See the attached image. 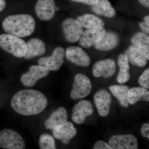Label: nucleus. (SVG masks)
<instances>
[{"instance_id":"nucleus-1","label":"nucleus","mask_w":149,"mask_h":149,"mask_svg":"<svg viewBox=\"0 0 149 149\" xmlns=\"http://www.w3.org/2000/svg\"><path fill=\"white\" fill-rule=\"evenodd\" d=\"M11 106L15 111L24 116L35 115L41 113L47 105L45 96L38 91L24 90L13 96Z\"/></svg>"},{"instance_id":"nucleus-2","label":"nucleus","mask_w":149,"mask_h":149,"mask_svg":"<svg viewBox=\"0 0 149 149\" xmlns=\"http://www.w3.org/2000/svg\"><path fill=\"white\" fill-rule=\"evenodd\" d=\"M2 27L7 34L19 37H25L32 35L35 31V20L29 15H11L5 19Z\"/></svg>"},{"instance_id":"nucleus-3","label":"nucleus","mask_w":149,"mask_h":149,"mask_svg":"<svg viewBox=\"0 0 149 149\" xmlns=\"http://www.w3.org/2000/svg\"><path fill=\"white\" fill-rule=\"evenodd\" d=\"M0 47L4 51L17 58L23 57L27 49L24 40L8 34L0 35Z\"/></svg>"},{"instance_id":"nucleus-4","label":"nucleus","mask_w":149,"mask_h":149,"mask_svg":"<svg viewBox=\"0 0 149 149\" xmlns=\"http://www.w3.org/2000/svg\"><path fill=\"white\" fill-rule=\"evenodd\" d=\"M92 88L89 78L85 74L78 73L74 76L70 97L74 100L84 98L89 95Z\"/></svg>"},{"instance_id":"nucleus-5","label":"nucleus","mask_w":149,"mask_h":149,"mask_svg":"<svg viewBox=\"0 0 149 149\" xmlns=\"http://www.w3.org/2000/svg\"><path fill=\"white\" fill-rule=\"evenodd\" d=\"M0 148L6 149H24L25 144L22 137L16 131L5 129L0 132Z\"/></svg>"},{"instance_id":"nucleus-6","label":"nucleus","mask_w":149,"mask_h":149,"mask_svg":"<svg viewBox=\"0 0 149 149\" xmlns=\"http://www.w3.org/2000/svg\"><path fill=\"white\" fill-rule=\"evenodd\" d=\"M62 30L65 39L71 43L79 41L83 32V27L80 22L72 18L66 19L63 21Z\"/></svg>"},{"instance_id":"nucleus-7","label":"nucleus","mask_w":149,"mask_h":149,"mask_svg":"<svg viewBox=\"0 0 149 149\" xmlns=\"http://www.w3.org/2000/svg\"><path fill=\"white\" fill-rule=\"evenodd\" d=\"M49 71L47 68L42 65H32L29 67L28 72L22 75L20 81L25 87H32L38 80L47 76Z\"/></svg>"},{"instance_id":"nucleus-8","label":"nucleus","mask_w":149,"mask_h":149,"mask_svg":"<svg viewBox=\"0 0 149 149\" xmlns=\"http://www.w3.org/2000/svg\"><path fill=\"white\" fill-rule=\"evenodd\" d=\"M65 50L61 47H57L50 56L42 58L38 60L39 65L45 67L51 71L58 70L64 63Z\"/></svg>"},{"instance_id":"nucleus-9","label":"nucleus","mask_w":149,"mask_h":149,"mask_svg":"<svg viewBox=\"0 0 149 149\" xmlns=\"http://www.w3.org/2000/svg\"><path fill=\"white\" fill-rule=\"evenodd\" d=\"M72 111V121L77 124H82L86 118L93 114L94 107L90 101L83 100L74 106Z\"/></svg>"},{"instance_id":"nucleus-10","label":"nucleus","mask_w":149,"mask_h":149,"mask_svg":"<svg viewBox=\"0 0 149 149\" xmlns=\"http://www.w3.org/2000/svg\"><path fill=\"white\" fill-rule=\"evenodd\" d=\"M109 144L112 149H137L138 139L131 134L114 135L109 141Z\"/></svg>"},{"instance_id":"nucleus-11","label":"nucleus","mask_w":149,"mask_h":149,"mask_svg":"<svg viewBox=\"0 0 149 149\" xmlns=\"http://www.w3.org/2000/svg\"><path fill=\"white\" fill-rule=\"evenodd\" d=\"M116 63L112 59H107L95 63L93 67V73L95 77L109 78L114 75Z\"/></svg>"},{"instance_id":"nucleus-12","label":"nucleus","mask_w":149,"mask_h":149,"mask_svg":"<svg viewBox=\"0 0 149 149\" xmlns=\"http://www.w3.org/2000/svg\"><path fill=\"white\" fill-rule=\"evenodd\" d=\"M106 31L102 27L88 29L83 31L79 40V45L84 48H90L99 42Z\"/></svg>"},{"instance_id":"nucleus-13","label":"nucleus","mask_w":149,"mask_h":149,"mask_svg":"<svg viewBox=\"0 0 149 149\" xmlns=\"http://www.w3.org/2000/svg\"><path fill=\"white\" fill-rule=\"evenodd\" d=\"M65 56L69 61L79 66L88 67L91 64L90 56L80 47L72 46L67 48Z\"/></svg>"},{"instance_id":"nucleus-14","label":"nucleus","mask_w":149,"mask_h":149,"mask_svg":"<svg viewBox=\"0 0 149 149\" xmlns=\"http://www.w3.org/2000/svg\"><path fill=\"white\" fill-rule=\"evenodd\" d=\"M56 8L54 0H37L35 6V11L40 20L48 21L54 16Z\"/></svg>"},{"instance_id":"nucleus-15","label":"nucleus","mask_w":149,"mask_h":149,"mask_svg":"<svg viewBox=\"0 0 149 149\" xmlns=\"http://www.w3.org/2000/svg\"><path fill=\"white\" fill-rule=\"evenodd\" d=\"M94 100L100 116L105 117L109 114L112 101L109 92L104 90L98 91L95 94Z\"/></svg>"},{"instance_id":"nucleus-16","label":"nucleus","mask_w":149,"mask_h":149,"mask_svg":"<svg viewBox=\"0 0 149 149\" xmlns=\"http://www.w3.org/2000/svg\"><path fill=\"white\" fill-rule=\"evenodd\" d=\"M77 134V130L72 123L67 122L59 125L53 129L54 137L61 141L63 143L68 144Z\"/></svg>"},{"instance_id":"nucleus-17","label":"nucleus","mask_w":149,"mask_h":149,"mask_svg":"<svg viewBox=\"0 0 149 149\" xmlns=\"http://www.w3.org/2000/svg\"><path fill=\"white\" fill-rule=\"evenodd\" d=\"M119 42L120 37L118 34L109 31L106 32L101 40L95 45V47L99 50L109 51L116 48Z\"/></svg>"},{"instance_id":"nucleus-18","label":"nucleus","mask_w":149,"mask_h":149,"mask_svg":"<svg viewBox=\"0 0 149 149\" xmlns=\"http://www.w3.org/2000/svg\"><path fill=\"white\" fill-rule=\"evenodd\" d=\"M27 49L24 58L30 59L42 56L46 52V46L42 40L37 38L30 39L26 43Z\"/></svg>"},{"instance_id":"nucleus-19","label":"nucleus","mask_w":149,"mask_h":149,"mask_svg":"<svg viewBox=\"0 0 149 149\" xmlns=\"http://www.w3.org/2000/svg\"><path fill=\"white\" fill-rule=\"evenodd\" d=\"M68 115L66 110L64 107H60L54 111L50 116L45 122L47 129L53 130L59 125L67 121Z\"/></svg>"},{"instance_id":"nucleus-20","label":"nucleus","mask_w":149,"mask_h":149,"mask_svg":"<svg viewBox=\"0 0 149 149\" xmlns=\"http://www.w3.org/2000/svg\"><path fill=\"white\" fill-rule=\"evenodd\" d=\"M128 61L135 66L143 67L147 64L148 59L139 49L133 45L129 47L125 52Z\"/></svg>"},{"instance_id":"nucleus-21","label":"nucleus","mask_w":149,"mask_h":149,"mask_svg":"<svg viewBox=\"0 0 149 149\" xmlns=\"http://www.w3.org/2000/svg\"><path fill=\"white\" fill-rule=\"evenodd\" d=\"M118 64L120 71L117 80L120 84H124L130 80V67L128 57L125 54H120L118 58Z\"/></svg>"},{"instance_id":"nucleus-22","label":"nucleus","mask_w":149,"mask_h":149,"mask_svg":"<svg viewBox=\"0 0 149 149\" xmlns=\"http://www.w3.org/2000/svg\"><path fill=\"white\" fill-rule=\"evenodd\" d=\"M132 45L141 51L149 60V36L143 32H138L133 35L131 39Z\"/></svg>"},{"instance_id":"nucleus-23","label":"nucleus","mask_w":149,"mask_h":149,"mask_svg":"<svg viewBox=\"0 0 149 149\" xmlns=\"http://www.w3.org/2000/svg\"><path fill=\"white\" fill-rule=\"evenodd\" d=\"M92 10L96 14L108 18L113 17L116 14L115 10L108 0H99L97 4L93 6Z\"/></svg>"},{"instance_id":"nucleus-24","label":"nucleus","mask_w":149,"mask_h":149,"mask_svg":"<svg viewBox=\"0 0 149 149\" xmlns=\"http://www.w3.org/2000/svg\"><path fill=\"white\" fill-rule=\"evenodd\" d=\"M128 103L130 105L136 104L139 101H149V92L143 87H134L129 89L128 93Z\"/></svg>"},{"instance_id":"nucleus-25","label":"nucleus","mask_w":149,"mask_h":149,"mask_svg":"<svg viewBox=\"0 0 149 149\" xmlns=\"http://www.w3.org/2000/svg\"><path fill=\"white\" fill-rule=\"evenodd\" d=\"M77 20L80 22L83 27L88 29L104 26V22L97 17L93 15L86 14L78 16Z\"/></svg>"},{"instance_id":"nucleus-26","label":"nucleus","mask_w":149,"mask_h":149,"mask_svg":"<svg viewBox=\"0 0 149 149\" xmlns=\"http://www.w3.org/2000/svg\"><path fill=\"white\" fill-rule=\"evenodd\" d=\"M109 89L123 107H128L129 103L128 100V93L130 88L128 86L113 85L110 86Z\"/></svg>"},{"instance_id":"nucleus-27","label":"nucleus","mask_w":149,"mask_h":149,"mask_svg":"<svg viewBox=\"0 0 149 149\" xmlns=\"http://www.w3.org/2000/svg\"><path fill=\"white\" fill-rule=\"evenodd\" d=\"M39 146L41 149L56 148L55 142L52 136L48 134H43L39 139Z\"/></svg>"},{"instance_id":"nucleus-28","label":"nucleus","mask_w":149,"mask_h":149,"mask_svg":"<svg viewBox=\"0 0 149 149\" xmlns=\"http://www.w3.org/2000/svg\"><path fill=\"white\" fill-rule=\"evenodd\" d=\"M139 85L143 88L149 89V69L148 68L143 72L139 80Z\"/></svg>"},{"instance_id":"nucleus-29","label":"nucleus","mask_w":149,"mask_h":149,"mask_svg":"<svg viewBox=\"0 0 149 149\" xmlns=\"http://www.w3.org/2000/svg\"><path fill=\"white\" fill-rule=\"evenodd\" d=\"M94 149H112L109 144L103 141H99L94 144Z\"/></svg>"},{"instance_id":"nucleus-30","label":"nucleus","mask_w":149,"mask_h":149,"mask_svg":"<svg viewBox=\"0 0 149 149\" xmlns=\"http://www.w3.org/2000/svg\"><path fill=\"white\" fill-rule=\"evenodd\" d=\"M141 134L143 137L149 139V124L146 123L143 124L141 127Z\"/></svg>"},{"instance_id":"nucleus-31","label":"nucleus","mask_w":149,"mask_h":149,"mask_svg":"<svg viewBox=\"0 0 149 149\" xmlns=\"http://www.w3.org/2000/svg\"><path fill=\"white\" fill-rule=\"evenodd\" d=\"M76 2L83 3L85 4L90 6H94L98 3L99 0H71Z\"/></svg>"},{"instance_id":"nucleus-32","label":"nucleus","mask_w":149,"mask_h":149,"mask_svg":"<svg viewBox=\"0 0 149 149\" xmlns=\"http://www.w3.org/2000/svg\"><path fill=\"white\" fill-rule=\"evenodd\" d=\"M139 27L142 32L146 34H149V24L146 23L145 22H142L139 23Z\"/></svg>"},{"instance_id":"nucleus-33","label":"nucleus","mask_w":149,"mask_h":149,"mask_svg":"<svg viewBox=\"0 0 149 149\" xmlns=\"http://www.w3.org/2000/svg\"><path fill=\"white\" fill-rule=\"evenodd\" d=\"M6 5V3L5 0H0V12L4 9Z\"/></svg>"},{"instance_id":"nucleus-34","label":"nucleus","mask_w":149,"mask_h":149,"mask_svg":"<svg viewBox=\"0 0 149 149\" xmlns=\"http://www.w3.org/2000/svg\"><path fill=\"white\" fill-rule=\"evenodd\" d=\"M139 1L142 6L146 8H149V0H139Z\"/></svg>"},{"instance_id":"nucleus-35","label":"nucleus","mask_w":149,"mask_h":149,"mask_svg":"<svg viewBox=\"0 0 149 149\" xmlns=\"http://www.w3.org/2000/svg\"><path fill=\"white\" fill-rule=\"evenodd\" d=\"M144 20L146 23L149 24V16L148 15H147L144 17Z\"/></svg>"},{"instance_id":"nucleus-36","label":"nucleus","mask_w":149,"mask_h":149,"mask_svg":"<svg viewBox=\"0 0 149 149\" xmlns=\"http://www.w3.org/2000/svg\"><path fill=\"white\" fill-rule=\"evenodd\" d=\"M56 10L58 11L59 10V8L58 7L56 8Z\"/></svg>"}]
</instances>
